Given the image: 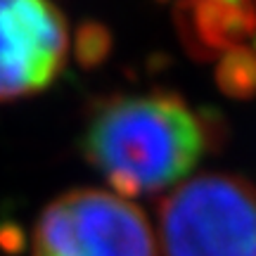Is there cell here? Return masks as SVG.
Returning a JSON list of instances; mask_svg holds the SVG:
<instances>
[{"mask_svg":"<svg viewBox=\"0 0 256 256\" xmlns=\"http://www.w3.org/2000/svg\"><path fill=\"white\" fill-rule=\"evenodd\" d=\"M164 256H256V188L235 174L192 176L159 204Z\"/></svg>","mask_w":256,"mask_h":256,"instance_id":"7a4b0ae2","label":"cell"},{"mask_svg":"<svg viewBox=\"0 0 256 256\" xmlns=\"http://www.w3.org/2000/svg\"><path fill=\"white\" fill-rule=\"evenodd\" d=\"M112 50V34L110 28L100 24V22H86L76 31V40H74V52L81 66H98L107 60Z\"/></svg>","mask_w":256,"mask_h":256,"instance_id":"52a82bcc","label":"cell"},{"mask_svg":"<svg viewBox=\"0 0 256 256\" xmlns=\"http://www.w3.org/2000/svg\"><path fill=\"white\" fill-rule=\"evenodd\" d=\"M174 17L183 46L197 60L220 57L256 36V2H183Z\"/></svg>","mask_w":256,"mask_h":256,"instance_id":"5b68a950","label":"cell"},{"mask_svg":"<svg viewBox=\"0 0 256 256\" xmlns=\"http://www.w3.org/2000/svg\"><path fill=\"white\" fill-rule=\"evenodd\" d=\"M31 256H156V240L130 200L110 190H72L43 209Z\"/></svg>","mask_w":256,"mask_h":256,"instance_id":"3957f363","label":"cell"},{"mask_svg":"<svg viewBox=\"0 0 256 256\" xmlns=\"http://www.w3.org/2000/svg\"><path fill=\"white\" fill-rule=\"evenodd\" d=\"M211 128L178 95L110 98L92 112L83 152L124 200L164 192L188 180Z\"/></svg>","mask_w":256,"mask_h":256,"instance_id":"6da1fadb","label":"cell"},{"mask_svg":"<svg viewBox=\"0 0 256 256\" xmlns=\"http://www.w3.org/2000/svg\"><path fill=\"white\" fill-rule=\"evenodd\" d=\"M24 247H26V235L19 226H14V223L0 226V249L5 254H19Z\"/></svg>","mask_w":256,"mask_h":256,"instance_id":"ba28073f","label":"cell"},{"mask_svg":"<svg viewBox=\"0 0 256 256\" xmlns=\"http://www.w3.org/2000/svg\"><path fill=\"white\" fill-rule=\"evenodd\" d=\"M216 86L223 95L238 100L256 95V50L240 46L223 52L216 66Z\"/></svg>","mask_w":256,"mask_h":256,"instance_id":"8992f818","label":"cell"},{"mask_svg":"<svg viewBox=\"0 0 256 256\" xmlns=\"http://www.w3.org/2000/svg\"><path fill=\"white\" fill-rule=\"evenodd\" d=\"M66 52V19L52 2L0 0V102L46 90Z\"/></svg>","mask_w":256,"mask_h":256,"instance_id":"277c9868","label":"cell"}]
</instances>
